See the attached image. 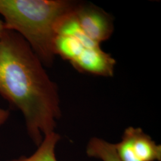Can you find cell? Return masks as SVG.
Instances as JSON below:
<instances>
[{"instance_id": "11", "label": "cell", "mask_w": 161, "mask_h": 161, "mask_svg": "<svg viewBox=\"0 0 161 161\" xmlns=\"http://www.w3.org/2000/svg\"><path fill=\"white\" fill-rule=\"evenodd\" d=\"M6 31L5 29V26H4V24L3 22V19H0V38H1V36H3V34Z\"/></svg>"}, {"instance_id": "6", "label": "cell", "mask_w": 161, "mask_h": 161, "mask_svg": "<svg viewBox=\"0 0 161 161\" xmlns=\"http://www.w3.org/2000/svg\"><path fill=\"white\" fill-rule=\"evenodd\" d=\"M75 10L60 20L56 27V34L72 36L80 41L86 48L100 47V45L90 40L84 32L75 16Z\"/></svg>"}, {"instance_id": "5", "label": "cell", "mask_w": 161, "mask_h": 161, "mask_svg": "<svg viewBox=\"0 0 161 161\" xmlns=\"http://www.w3.org/2000/svg\"><path fill=\"white\" fill-rule=\"evenodd\" d=\"M75 69L82 72L103 76L114 75L116 61L100 47L84 48L80 55L70 62Z\"/></svg>"}, {"instance_id": "3", "label": "cell", "mask_w": 161, "mask_h": 161, "mask_svg": "<svg viewBox=\"0 0 161 161\" xmlns=\"http://www.w3.org/2000/svg\"><path fill=\"white\" fill-rule=\"evenodd\" d=\"M115 147L120 161H161V145L156 144L140 128H126Z\"/></svg>"}, {"instance_id": "2", "label": "cell", "mask_w": 161, "mask_h": 161, "mask_svg": "<svg viewBox=\"0 0 161 161\" xmlns=\"http://www.w3.org/2000/svg\"><path fill=\"white\" fill-rule=\"evenodd\" d=\"M79 3L68 0H0V16L5 29L20 35L46 66L56 56V27Z\"/></svg>"}, {"instance_id": "8", "label": "cell", "mask_w": 161, "mask_h": 161, "mask_svg": "<svg viewBox=\"0 0 161 161\" xmlns=\"http://www.w3.org/2000/svg\"><path fill=\"white\" fill-rule=\"evenodd\" d=\"M84 48L86 47L80 41L68 35H57L54 41L56 56L59 55L63 59L70 62L80 56Z\"/></svg>"}, {"instance_id": "1", "label": "cell", "mask_w": 161, "mask_h": 161, "mask_svg": "<svg viewBox=\"0 0 161 161\" xmlns=\"http://www.w3.org/2000/svg\"><path fill=\"white\" fill-rule=\"evenodd\" d=\"M28 42L6 30L0 38V95L20 111L37 146L61 116L58 86Z\"/></svg>"}, {"instance_id": "9", "label": "cell", "mask_w": 161, "mask_h": 161, "mask_svg": "<svg viewBox=\"0 0 161 161\" xmlns=\"http://www.w3.org/2000/svg\"><path fill=\"white\" fill-rule=\"evenodd\" d=\"M86 153L88 156L102 161H120L117 157L115 144L102 138H91L86 146Z\"/></svg>"}, {"instance_id": "7", "label": "cell", "mask_w": 161, "mask_h": 161, "mask_svg": "<svg viewBox=\"0 0 161 161\" xmlns=\"http://www.w3.org/2000/svg\"><path fill=\"white\" fill-rule=\"evenodd\" d=\"M60 140V136L57 132L54 131L48 134L44 137L32 155L7 161H58L55 149Z\"/></svg>"}, {"instance_id": "4", "label": "cell", "mask_w": 161, "mask_h": 161, "mask_svg": "<svg viewBox=\"0 0 161 161\" xmlns=\"http://www.w3.org/2000/svg\"><path fill=\"white\" fill-rule=\"evenodd\" d=\"M75 14L81 29L92 41L100 45L110 37L114 25L106 12L93 5L78 3Z\"/></svg>"}, {"instance_id": "10", "label": "cell", "mask_w": 161, "mask_h": 161, "mask_svg": "<svg viewBox=\"0 0 161 161\" xmlns=\"http://www.w3.org/2000/svg\"><path fill=\"white\" fill-rule=\"evenodd\" d=\"M10 115L8 110L0 108V126L4 125L8 119Z\"/></svg>"}]
</instances>
